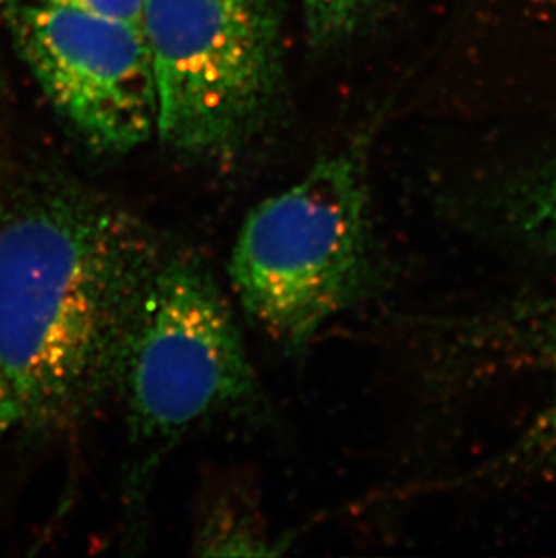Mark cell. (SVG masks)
<instances>
[{"label": "cell", "instance_id": "cell-10", "mask_svg": "<svg viewBox=\"0 0 556 558\" xmlns=\"http://www.w3.org/2000/svg\"><path fill=\"white\" fill-rule=\"evenodd\" d=\"M15 427H19V409H16L10 379L0 364V442Z\"/></svg>", "mask_w": 556, "mask_h": 558}, {"label": "cell", "instance_id": "cell-5", "mask_svg": "<svg viewBox=\"0 0 556 558\" xmlns=\"http://www.w3.org/2000/svg\"><path fill=\"white\" fill-rule=\"evenodd\" d=\"M22 59L60 117L96 153L125 154L156 132V87L140 22L4 0Z\"/></svg>", "mask_w": 556, "mask_h": 558}, {"label": "cell", "instance_id": "cell-6", "mask_svg": "<svg viewBox=\"0 0 556 558\" xmlns=\"http://www.w3.org/2000/svg\"><path fill=\"white\" fill-rule=\"evenodd\" d=\"M378 0H304L310 27L321 37L347 32Z\"/></svg>", "mask_w": 556, "mask_h": 558}, {"label": "cell", "instance_id": "cell-4", "mask_svg": "<svg viewBox=\"0 0 556 558\" xmlns=\"http://www.w3.org/2000/svg\"><path fill=\"white\" fill-rule=\"evenodd\" d=\"M156 132L179 153L216 156L257 125L274 82L268 27L253 0H143Z\"/></svg>", "mask_w": 556, "mask_h": 558}, {"label": "cell", "instance_id": "cell-7", "mask_svg": "<svg viewBox=\"0 0 556 558\" xmlns=\"http://www.w3.org/2000/svg\"><path fill=\"white\" fill-rule=\"evenodd\" d=\"M524 228L531 238L556 250V172L525 206Z\"/></svg>", "mask_w": 556, "mask_h": 558}, {"label": "cell", "instance_id": "cell-2", "mask_svg": "<svg viewBox=\"0 0 556 558\" xmlns=\"http://www.w3.org/2000/svg\"><path fill=\"white\" fill-rule=\"evenodd\" d=\"M367 203L362 165L336 154L247 214L231 252V284L275 342L305 348L362 291Z\"/></svg>", "mask_w": 556, "mask_h": 558}, {"label": "cell", "instance_id": "cell-9", "mask_svg": "<svg viewBox=\"0 0 556 558\" xmlns=\"http://www.w3.org/2000/svg\"><path fill=\"white\" fill-rule=\"evenodd\" d=\"M40 2L134 22H140L143 8V0H40Z\"/></svg>", "mask_w": 556, "mask_h": 558}, {"label": "cell", "instance_id": "cell-8", "mask_svg": "<svg viewBox=\"0 0 556 558\" xmlns=\"http://www.w3.org/2000/svg\"><path fill=\"white\" fill-rule=\"evenodd\" d=\"M524 453L539 463L556 466V381L552 398L536 416L525 437Z\"/></svg>", "mask_w": 556, "mask_h": 558}, {"label": "cell", "instance_id": "cell-1", "mask_svg": "<svg viewBox=\"0 0 556 558\" xmlns=\"http://www.w3.org/2000/svg\"><path fill=\"white\" fill-rule=\"evenodd\" d=\"M168 250L85 190L0 199V364L19 427H73L114 395L137 313Z\"/></svg>", "mask_w": 556, "mask_h": 558}, {"label": "cell", "instance_id": "cell-3", "mask_svg": "<svg viewBox=\"0 0 556 558\" xmlns=\"http://www.w3.org/2000/svg\"><path fill=\"white\" fill-rule=\"evenodd\" d=\"M116 392L134 441L161 447L261 400L230 306L200 260L168 252L132 327Z\"/></svg>", "mask_w": 556, "mask_h": 558}]
</instances>
